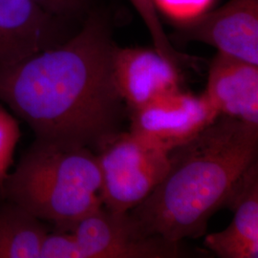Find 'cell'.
I'll return each mask as SVG.
<instances>
[{
    "instance_id": "cell-1",
    "label": "cell",
    "mask_w": 258,
    "mask_h": 258,
    "mask_svg": "<svg viewBox=\"0 0 258 258\" xmlns=\"http://www.w3.org/2000/svg\"><path fill=\"white\" fill-rule=\"evenodd\" d=\"M118 8L102 4L62 44L0 69V102L37 140L96 153L121 132L128 112L113 72Z\"/></svg>"
},
{
    "instance_id": "cell-2",
    "label": "cell",
    "mask_w": 258,
    "mask_h": 258,
    "mask_svg": "<svg viewBox=\"0 0 258 258\" xmlns=\"http://www.w3.org/2000/svg\"><path fill=\"white\" fill-rule=\"evenodd\" d=\"M257 158V125L219 115L169 152L166 175L129 215L147 236L198 238Z\"/></svg>"
},
{
    "instance_id": "cell-3",
    "label": "cell",
    "mask_w": 258,
    "mask_h": 258,
    "mask_svg": "<svg viewBox=\"0 0 258 258\" xmlns=\"http://www.w3.org/2000/svg\"><path fill=\"white\" fill-rule=\"evenodd\" d=\"M0 188L5 200L55 228L102 206V178L92 150L37 139Z\"/></svg>"
},
{
    "instance_id": "cell-4",
    "label": "cell",
    "mask_w": 258,
    "mask_h": 258,
    "mask_svg": "<svg viewBox=\"0 0 258 258\" xmlns=\"http://www.w3.org/2000/svg\"><path fill=\"white\" fill-rule=\"evenodd\" d=\"M102 178V206L130 212L143 202L166 175L169 153L121 131L96 153Z\"/></svg>"
},
{
    "instance_id": "cell-5",
    "label": "cell",
    "mask_w": 258,
    "mask_h": 258,
    "mask_svg": "<svg viewBox=\"0 0 258 258\" xmlns=\"http://www.w3.org/2000/svg\"><path fill=\"white\" fill-rule=\"evenodd\" d=\"M55 229L72 233L80 258H179L195 254L182 242L143 234L128 212H111L103 206Z\"/></svg>"
},
{
    "instance_id": "cell-6",
    "label": "cell",
    "mask_w": 258,
    "mask_h": 258,
    "mask_svg": "<svg viewBox=\"0 0 258 258\" xmlns=\"http://www.w3.org/2000/svg\"><path fill=\"white\" fill-rule=\"evenodd\" d=\"M218 117L203 94L196 96L181 89L129 111V131L169 153L197 136Z\"/></svg>"
},
{
    "instance_id": "cell-7",
    "label": "cell",
    "mask_w": 258,
    "mask_h": 258,
    "mask_svg": "<svg viewBox=\"0 0 258 258\" xmlns=\"http://www.w3.org/2000/svg\"><path fill=\"white\" fill-rule=\"evenodd\" d=\"M170 42L199 41L218 52L258 65V0H230L189 22L175 26Z\"/></svg>"
},
{
    "instance_id": "cell-8",
    "label": "cell",
    "mask_w": 258,
    "mask_h": 258,
    "mask_svg": "<svg viewBox=\"0 0 258 258\" xmlns=\"http://www.w3.org/2000/svg\"><path fill=\"white\" fill-rule=\"evenodd\" d=\"M80 28L50 15L33 0H0V69L62 44Z\"/></svg>"
},
{
    "instance_id": "cell-9",
    "label": "cell",
    "mask_w": 258,
    "mask_h": 258,
    "mask_svg": "<svg viewBox=\"0 0 258 258\" xmlns=\"http://www.w3.org/2000/svg\"><path fill=\"white\" fill-rule=\"evenodd\" d=\"M115 83L127 112L182 89V67L155 48L114 47Z\"/></svg>"
},
{
    "instance_id": "cell-10",
    "label": "cell",
    "mask_w": 258,
    "mask_h": 258,
    "mask_svg": "<svg viewBox=\"0 0 258 258\" xmlns=\"http://www.w3.org/2000/svg\"><path fill=\"white\" fill-rule=\"evenodd\" d=\"M203 95L219 115L258 126V65L218 52Z\"/></svg>"
},
{
    "instance_id": "cell-11",
    "label": "cell",
    "mask_w": 258,
    "mask_h": 258,
    "mask_svg": "<svg viewBox=\"0 0 258 258\" xmlns=\"http://www.w3.org/2000/svg\"><path fill=\"white\" fill-rule=\"evenodd\" d=\"M226 207L234 217L224 231L206 236V248L220 258H257L258 161L242 177Z\"/></svg>"
},
{
    "instance_id": "cell-12",
    "label": "cell",
    "mask_w": 258,
    "mask_h": 258,
    "mask_svg": "<svg viewBox=\"0 0 258 258\" xmlns=\"http://www.w3.org/2000/svg\"><path fill=\"white\" fill-rule=\"evenodd\" d=\"M48 232L43 221L17 204H0V258H38Z\"/></svg>"
},
{
    "instance_id": "cell-13",
    "label": "cell",
    "mask_w": 258,
    "mask_h": 258,
    "mask_svg": "<svg viewBox=\"0 0 258 258\" xmlns=\"http://www.w3.org/2000/svg\"><path fill=\"white\" fill-rule=\"evenodd\" d=\"M133 7L138 12L140 17L148 28L152 37L154 48L162 55L176 65L194 66L195 62L191 56L178 52L170 42L168 36L163 28L162 21L159 17L152 0H129Z\"/></svg>"
},
{
    "instance_id": "cell-14",
    "label": "cell",
    "mask_w": 258,
    "mask_h": 258,
    "mask_svg": "<svg viewBox=\"0 0 258 258\" xmlns=\"http://www.w3.org/2000/svg\"><path fill=\"white\" fill-rule=\"evenodd\" d=\"M47 13L80 28L90 12L109 0H33Z\"/></svg>"
},
{
    "instance_id": "cell-15",
    "label": "cell",
    "mask_w": 258,
    "mask_h": 258,
    "mask_svg": "<svg viewBox=\"0 0 258 258\" xmlns=\"http://www.w3.org/2000/svg\"><path fill=\"white\" fill-rule=\"evenodd\" d=\"M217 0H152L159 16L174 26L189 22L211 11Z\"/></svg>"
},
{
    "instance_id": "cell-16",
    "label": "cell",
    "mask_w": 258,
    "mask_h": 258,
    "mask_svg": "<svg viewBox=\"0 0 258 258\" xmlns=\"http://www.w3.org/2000/svg\"><path fill=\"white\" fill-rule=\"evenodd\" d=\"M19 138V121L0 105V184L9 173Z\"/></svg>"
},
{
    "instance_id": "cell-17",
    "label": "cell",
    "mask_w": 258,
    "mask_h": 258,
    "mask_svg": "<svg viewBox=\"0 0 258 258\" xmlns=\"http://www.w3.org/2000/svg\"><path fill=\"white\" fill-rule=\"evenodd\" d=\"M38 258H80L72 233L57 229L48 231L41 242Z\"/></svg>"
}]
</instances>
